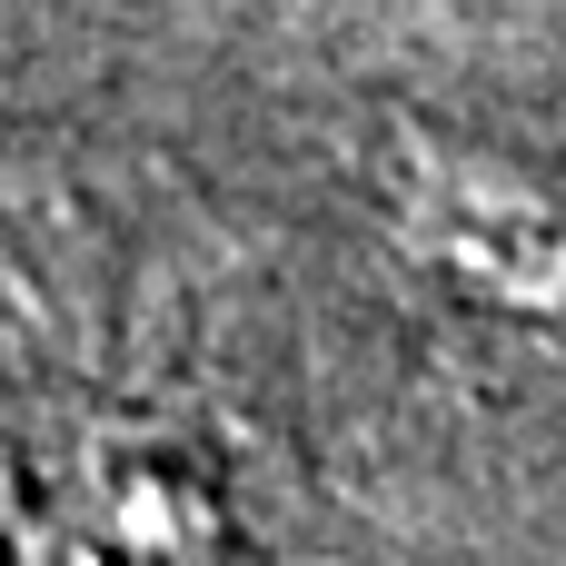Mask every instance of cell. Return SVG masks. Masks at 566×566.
I'll return each mask as SVG.
<instances>
[{
	"mask_svg": "<svg viewBox=\"0 0 566 566\" xmlns=\"http://www.w3.org/2000/svg\"><path fill=\"white\" fill-rule=\"evenodd\" d=\"M378 229L398 249V269L478 318L497 348H517L527 368H547L566 388V169L507 139H468V129H428V119H388L378 129Z\"/></svg>",
	"mask_w": 566,
	"mask_h": 566,
	"instance_id": "obj_1",
	"label": "cell"
},
{
	"mask_svg": "<svg viewBox=\"0 0 566 566\" xmlns=\"http://www.w3.org/2000/svg\"><path fill=\"white\" fill-rule=\"evenodd\" d=\"M50 566H219V527L169 468H99L60 507Z\"/></svg>",
	"mask_w": 566,
	"mask_h": 566,
	"instance_id": "obj_2",
	"label": "cell"
}]
</instances>
